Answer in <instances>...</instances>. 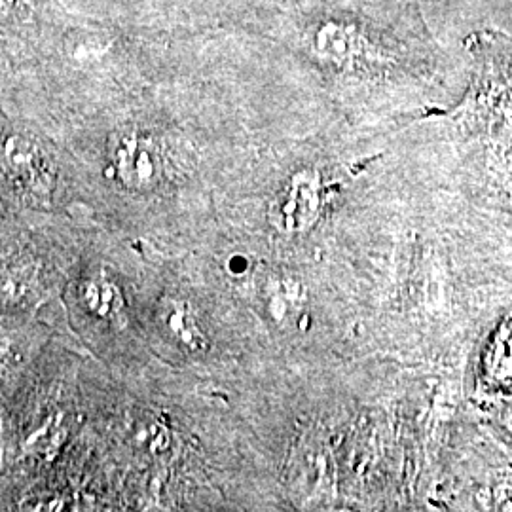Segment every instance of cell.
Masks as SVG:
<instances>
[{
    "instance_id": "obj_1",
    "label": "cell",
    "mask_w": 512,
    "mask_h": 512,
    "mask_svg": "<svg viewBox=\"0 0 512 512\" xmlns=\"http://www.w3.org/2000/svg\"><path fill=\"white\" fill-rule=\"evenodd\" d=\"M480 368L484 384L497 393L512 395V313L492 330Z\"/></svg>"
},
{
    "instance_id": "obj_2",
    "label": "cell",
    "mask_w": 512,
    "mask_h": 512,
    "mask_svg": "<svg viewBox=\"0 0 512 512\" xmlns=\"http://www.w3.org/2000/svg\"><path fill=\"white\" fill-rule=\"evenodd\" d=\"M169 327L173 334L177 336L179 342H183L186 348L192 351H203L207 349V340L203 336L202 330L196 325V319L192 311H188V306H175L171 315H169Z\"/></svg>"
},
{
    "instance_id": "obj_3",
    "label": "cell",
    "mask_w": 512,
    "mask_h": 512,
    "mask_svg": "<svg viewBox=\"0 0 512 512\" xmlns=\"http://www.w3.org/2000/svg\"><path fill=\"white\" fill-rule=\"evenodd\" d=\"M86 300L97 315H107L118 311V291L109 283H90L86 289Z\"/></svg>"
}]
</instances>
